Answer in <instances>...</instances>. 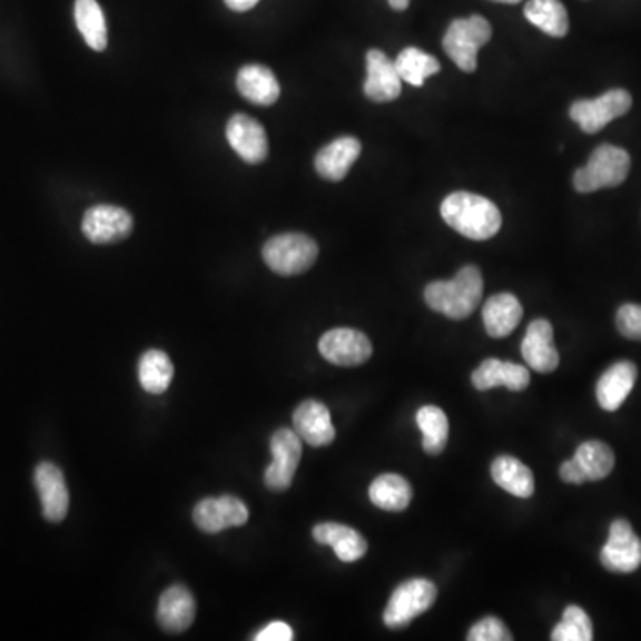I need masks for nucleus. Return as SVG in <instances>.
Wrapping results in <instances>:
<instances>
[{"mask_svg":"<svg viewBox=\"0 0 641 641\" xmlns=\"http://www.w3.org/2000/svg\"><path fill=\"white\" fill-rule=\"evenodd\" d=\"M195 596L183 584H175L160 595L157 620L165 631L174 634L186 631L195 622Z\"/></svg>","mask_w":641,"mask_h":641,"instance_id":"aec40b11","label":"nucleus"},{"mask_svg":"<svg viewBox=\"0 0 641 641\" xmlns=\"http://www.w3.org/2000/svg\"><path fill=\"white\" fill-rule=\"evenodd\" d=\"M436 586L427 579L415 578L405 581L394 590L383 611V622L388 629H403L426 613L436 601Z\"/></svg>","mask_w":641,"mask_h":641,"instance_id":"423d86ee","label":"nucleus"},{"mask_svg":"<svg viewBox=\"0 0 641 641\" xmlns=\"http://www.w3.org/2000/svg\"><path fill=\"white\" fill-rule=\"evenodd\" d=\"M617 328L631 341H641V305L625 303L617 312Z\"/></svg>","mask_w":641,"mask_h":641,"instance_id":"f704fd0d","label":"nucleus"},{"mask_svg":"<svg viewBox=\"0 0 641 641\" xmlns=\"http://www.w3.org/2000/svg\"><path fill=\"white\" fill-rule=\"evenodd\" d=\"M273 462L264 472V483L273 492H284L293 485L302 460V438L294 430L282 427L272 436Z\"/></svg>","mask_w":641,"mask_h":641,"instance_id":"1a4fd4ad","label":"nucleus"},{"mask_svg":"<svg viewBox=\"0 0 641 641\" xmlns=\"http://www.w3.org/2000/svg\"><path fill=\"white\" fill-rule=\"evenodd\" d=\"M294 432L312 447H325L335 441V427L332 415L319 401H305L293 415Z\"/></svg>","mask_w":641,"mask_h":641,"instance_id":"a211bd4d","label":"nucleus"},{"mask_svg":"<svg viewBox=\"0 0 641 641\" xmlns=\"http://www.w3.org/2000/svg\"><path fill=\"white\" fill-rule=\"evenodd\" d=\"M34 485L40 495L45 519L56 524L65 521L70 506V494L61 469L53 463L41 462L34 471Z\"/></svg>","mask_w":641,"mask_h":641,"instance_id":"2eb2a0df","label":"nucleus"},{"mask_svg":"<svg viewBox=\"0 0 641 641\" xmlns=\"http://www.w3.org/2000/svg\"><path fill=\"white\" fill-rule=\"evenodd\" d=\"M417 426L423 433V450L427 454H441L450 438V421L444 410L426 405L417 412Z\"/></svg>","mask_w":641,"mask_h":641,"instance_id":"2f4dec72","label":"nucleus"},{"mask_svg":"<svg viewBox=\"0 0 641 641\" xmlns=\"http://www.w3.org/2000/svg\"><path fill=\"white\" fill-rule=\"evenodd\" d=\"M524 14L533 26L552 38H563L569 32V13L561 0H530Z\"/></svg>","mask_w":641,"mask_h":641,"instance_id":"cd10ccee","label":"nucleus"},{"mask_svg":"<svg viewBox=\"0 0 641 641\" xmlns=\"http://www.w3.org/2000/svg\"><path fill=\"white\" fill-rule=\"evenodd\" d=\"M552 641H592L593 625L586 611L579 605H566L561 622L552 629Z\"/></svg>","mask_w":641,"mask_h":641,"instance_id":"473e14b6","label":"nucleus"},{"mask_svg":"<svg viewBox=\"0 0 641 641\" xmlns=\"http://www.w3.org/2000/svg\"><path fill=\"white\" fill-rule=\"evenodd\" d=\"M257 641H290L293 640V629L289 623L272 622L255 634Z\"/></svg>","mask_w":641,"mask_h":641,"instance_id":"c9c22d12","label":"nucleus"},{"mask_svg":"<svg viewBox=\"0 0 641 641\" xmlns=\"http://www.w3.org/2000/svg\"><path fill=\"white\" fill-rule=\"evenodd\" d=\"M632 98L625 89H610L593 100H578L570 106V118L586 134H595L631 109Z\"/></svg>","mask_w":641,"mask_h":641,"instance_id":"0eeeda50","label":"nucleus"},{"mask_svg":"<svg viewBox=\"0 0 641 641\" xmlns=\"http://www.w3.org/2000/svg\"><path fill=\"white\" fill-rule=\"evenodd\" d=\"M239 93L257 106H273L280 97L275 73L263 65H246L237 73Z\"/></svg>","mask_w":641,"mask_h":641,"instance_id":"393cba45","label":"nucleus"},{"mask_svg":"<svg viewBox=\"0 0 641 641\" xmlns=\"http://www.w3.org/2000/svg\"><path fill=\"white\" fill-rule=\"evenodd\" d=\"M631 157L623 148L601 145L593 150L586 166L574 174L575 191L595 193L604 187H617L628 178Z\"/></svg>","mask_w":641,"mask_h":641,"instance_id":"7ed1b4c3","label":"nucleus"},{"mask_svg":"<svg viewBox=\"0 0 641 641\" xmlns=\"http://www.w3.org/2000/svg\"><path fill=\"white\" fill-rule=\"evenodd\" d=\"M388 4H391L392 9H396V11H405L410 6V0H388Z\"/></svg>","mask_w":641,"mask_h":641,"instance_id":"4c0bfd02","label":"nucleus"},{"mask_svg":"<svg viewBox=\"0 0 641 641\" xmlns=\"http://www.w3.org/2000/svg\"><path fill=\"white\" fill-rule=\"evenodd\" d=\"M174 364L160 349H148L141 356L138 367L139 383L148 394H162L168 391L174 379Z\"/></svg>","mask_w":641,"mask_h":641,"instance_id":"c85d7f7f","label":"nucleus"},{"mask_svg":"<svg viewBox=\"0 0 641 641\" xmlns=\"http://www.w3.org/2000/svg\"><path fill=\"white\" fill-rule=\"evenodd\" d=\"M495 2H503V4H519L522 0H495Z\"/></svg>","mask_w":641,"mask_h":641,"instance_id":"58836bf2","label":"nucleus"},{"mask_svg":"<svg viewBox=\"0 0 641 641\" xmlns=\"http://www.w3.org/2000/svg\"><path fill=\"white\" fill-rule=\"evenodd\" d=\"M490 38L492 26L489 20L480 14H472L469 18H456L451 22L442 47L460 70L472 73L477 68V52L481 47L489 43Z\"/></svg>","mask_w":641,"mask_h":641,"instance_id":"20e7f679","label":"nucleus"},{"mask_svg":"<svg viewBox=\"0 0 641 641\" xmlns=\"http://www.w3.org/2000/svg\"><path fill=\"white\" fill-rule=\"evenodd\" d=\"M317 255L319 248L316 240L298 231L272 237L263 248L266 266L282 276L302 275L308 272L316 263Z\"/></svg>","mask_w":641,"mask_h":641,"instance_id":"39448f33","label":"nucleus"},{"mask_svg":"<svg viewBox=\"0 0 641 641\" xmlns=\"http://www.w3.org/2000/svg\"><path fill=\"white\" fill-rule=\"evenodd\" d=\"M614 467V454L610 445L601 441H588L579 445L574 458L560 467L561 480L572 485L584 481H601L610 476Z\"/></svg>","mask_w":641,"mask_h":641,"instance_id":"6e6552de","label":"nucleus"},{"mask_svg":"<svg viewBox=\"0 0 641 641\" xmlns=\"http://www.w3.org/2000/svg\"><path fill=\"white\" fill-rule=\"evenodd\" d=\"M441 214L453 230L472 240L490 239L503 225V216L495 204L474 193L456 191L447 196L442 201Z\"/></svg>","mask_w":641,"mask_h":641,"instance_id":"f257e3e1","label":"nucleus"},{"mask_svg":"<svg viewBox=\"0 0 641 641\" xmlns=\"http://www.w3.org/2000/svg\"><path fill=\"white\" fill-rule=\"evenodd\" d=\"M76 23L89 49L97 52L106 50V17L97 0H76Z\"/></svg>","mask_w":641,"mask_h":641,"instance_id":"c756f323","label":"nucleus"},{"mask_svg":"<svg viewBox=\"0 0 641 641\" xmlns=\"http://www.w3.org/2000/svg\"><path fill=\"white\" fill-rule=\"evenodd\" d=\"M312 534L320 545L334 548L338 560L344 561V563H355L367 552V542H365L364 536L344 524L325 522V524L316 525Z\"/></svg>","mask_w":641,"mask_h":641,"instance_id":"5701e85b","label":"nucleus"},{"mask_svg":"<svg viewBox=\"0 0 641 641\" xmlns=\"http://www.w3.org/2000/svg\"><path fill=\"white\" fill-rule=\"evenodd\" d=\"M132 216L116 205H95L86 210L82 231L95 245H111L124 240L132 231Z\"/></svg>","mask_w":641,"mask_h":641,"instance_id":"f8f14e48","label":"nucleus"},{"mask_svg":"<svg viewBox=\"0 0 641 641\" xmlns=\"http://www.w3.org/2000/svg\"><path fill=\"white\" fill-rule=\"evenodd\" d=\"M394 62H396L401 80L408 82V85L417 86V88L424 85V80L427 77L435 76V73L441 71L438 59L432 53L423 52L417 47H406L405 50H401Z\"/></svg>","mask_w":641,"mask_h":641,"instance_id":"7c9ffc66","label":"nucleus"},{"mask_svg":"<svg viewBox=\"0 0 641 641\" xmlns=\"http://www.w3.org/2000/svg\"><path fill=\"white\" fill-rule=\"evenodd\" d=\"M225 4L231 9V11H237V13H245L249 9L255 8L258 4V0H225Z\"/></svg>","mask_w":641,"mask_h":641,"instance_id":"e433bc0d","label":"nucleus"},{"mask_svg":"<svg viewBox=\"0 0 641 641\" xmlns=\"http://www.w3.org/2000/svg\"><path fill=\"white\" fill-rule=\"evenodd\" d=\"M412 497V485L400 474H382L369 486L371 503L387 512H403L410 506Z\"/></svg>","mask_w":641,"mask_h":641,"instance_id":"bb28decb","label":"nucleus"},{"mask_svg":"<svg viewBox=\"0 0 641 641\" xmlns=\"http://www.w3.org/2000/svg\"><path fill=\"white\" fill-rule=\"evenodd\" d=\"M427 307L450 319L462 320L480 307L483 275L476 266H465L453 280L433 282L424 289Z\"/></svg>","mask_w":641,"mask_h":641,"instance_id":"f03ea898","label":"nucleus"},{"mask_svg":"<svg viewBox=\"0 0 641 641\" xmlns=\"http://www.w3.org/2000/svg\"><path fill=\"white\" fill-rule=\"evenodd\" d=\"M469 641H510L513 640L512 632L507 631L501 620L495 617H485L480 622L472 625L467 634Z\"/></svg>","mask_w":641,"mask_h":641,"instance_id":"72a5a7b5","label":"nucleus"},{"mask_svg":"<svg viewBox=\"0 0 641 641\" xmlns=\"http://www.w3.org/2000/svg\"><path fill=\"white\" fill-rule=\"evenodd\" d=\"M521 302L510 293H499L486 299L483 305V323L490 337L503 338L512 334L521 323Z\"/></svg>","mask_w":641,"mask_h":641,"instance_id":"b1692460","label":"nucleus"},{"mask_svg":"<svg viewBox=\"0 0 641 641\" xmlns=\"http://www.w3.org/2000/svg\"><path fill=\"white\" fill-rule=\"evenodd\" d=\"M492 477L495 485L515 497L527 499L534 494V477L531 469L513 456H499L492 463Z\"/></svg>","mask_w":641,"mask_h":641,"instance_id":"a878e982","label":"nucleus"},{"mask_svg":"<svg viewBox=\"0 0 641 641\" xmlns=\"http://www.w3.org/2000/svg\"><path fill=\"white\" fill-rule=\"evenodd\" d=\"M227 139L237 156L248 165H258L266 160L269 151L266 130L252 116H231L227 125Z\"/></svg>","mask_w":641,"mask_h":641,"instance_id":"f3484780","label":"nucleus"},{"mask_svg":"<svg viewBox=\"0 0 641 641\" xmlns=\"http://www.w3.org/2000/svg\"><path fill=\"white\" fill-rule=\"evenodd\" d=\"M248 507L234 495H223V497H207L196 504L193 512V521L196 527L204 533L216 534L228 527L245 525L248 522Z\"/></svg>","mask_w":641,"mask_h":641,"instance_id":"ddd939ff","label":"nucleus"},{"mask_svg":"<svg viewBox=\"0 0 641 641\" xmlns=\"http://www.w3.org/2000/svg\"><path fill=\"white\" fill-rule=\"evenodd\" d=\"M530 383L531 376L527 367L515 362L497 361V358L481 362L480 367L472 373V385L477 391L506 387L513 392H522L530 387Z\"/></svg>","mask_w":641,"mask_h":641,"instance_id":"6ab92c4d","label":"nucleus"},{"mask_svg":"<svg viewBox=\"0 0 641 641\" xmlns=\"http://www.w3.org/2000/svg\"><path fill=\"white\" fill-rule=\"evenodd\" d=\"M522 356L536 373L549 374L558 369L560 353L554 346V329L548 319H534L522 338Z\"/></svg>","mask_w":641,"mask_h":641,"instance_id":"dca6fc26","label":"nucleus"},{"mask_svg":"<svg viewBox=\"0 0 641 641\" xmlns=\"http://www.w3.org/2000/svg\"><path fill=\"white\" fill-rule=\"evenodd\" d=\"M367 77L364 82L365 97L373 102H392L403 91V80L397 73L396 62L382 50H369L365 56Z\"/></svg>","mask_w":641,"mask_h":641,"instance_id":"4468645a","label":"nucleus"},{"mask_svg":"<svg viewBox=\"0 0 641 641\" xmlns=\"http://www.w3.org/2000/svg\"><path fill=\"white\" fill-rule=\"evenodd\" d=\"M361 141L352 138V136L335 139L326 147L320 148L319 154H317L316 162H314L317 174L325 180H332V183L343 180L347 171L355 165L356 159L361 157Z\"/></svg>","mask_w":641,"mask_h":641,"instance_id":"412c9836","label":"nucleus"},{"mask_svg":"<svg viewBox=\"0 0 641 641\" xmlns=\"http://www.w3.org/2000/svg\"><path fill=\"white\" fill-rule=\"evenodd\" d=\"M601 563L614 574H631L641 565V540L623 519L611 522L610 536L601 551Z\"/></svg>","mask_w":641,"mask_h":641,"instance_id":"9d476101","label":"nucleus"},{"mask_svg":"<svg viewBox=\"0 0 641 641\" xmlns=\"http://www.w3.org/2000/svg\"><path fill=\"white\" fill-rule=\"evenodd\" d=\"M319 353L329 364L355 367L369 361L373 344L358 329L335 328L320 337Z\"/></svg>","mask_w":641,"mask_h":641,"instance_id":"9b49d317","label":"nucleus"},{"mask_svg":"<svg viewBox=\"0 0 641 641\" xmlns=\"http://www.w3.org/2000/svg\"><path fill=\"white\" fill-rule=\"evenodd\" d=\"M638 369L632 362L622 361L611 365L610 369L602 374L596 382V401L602 408L614 412L628 400L634 383H637Z\"/></svg>","mask_w":641,"mask_h":641,"instance_id":"4be33fe9","label":"nucleus"}]
</instances>
